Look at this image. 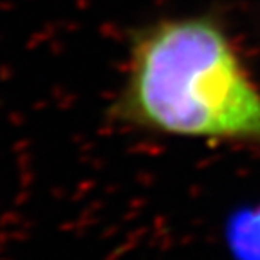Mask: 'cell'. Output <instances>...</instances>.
<instances>
[{
	"label": "cell",
	"instance_id": "1",
	"mask_svg": "<svg viewBox=\"0 0 260 260\" xmlns=\"http://www.w3.org/2000/svg\"><path fill=\"white\" fill-rule=\"evenodd\" d=\"M108 116L163 136L260 145V87L215 15L138 27Z\"/></svg>",
	"mask_w": 260,
	"mask_h": 260
}]
</instances>
